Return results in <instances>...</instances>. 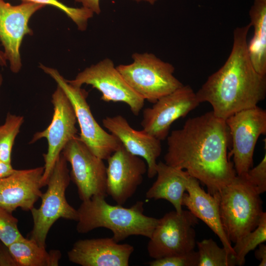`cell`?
Here are the masks:
<instances>
[{"instance_id":"cell-1","label":"cell","mask_w":266,"mask_h":266,"mask_svg":"<svg viewBox=\"0 0 266 266\" xmlns=\"http://www.w3.org/2000/svg\"><path fill=\"white\" fill-rule=\"evenodd\" d=\"M230 136L226 120L212 111L189 118L167 136L165 163L186 171L214 194L236 176L227 154Z\"/></svg>"},{"instance_id":"cell-2","label":"cell","mask_w":266,"mask_h":266,"mask_svg":"<svg viewBox=\"0 0 266 266\" xmlns=\"http://www.w3.org/2000/svg\"><path fill=\"white\" fill-rule=\"evenodd\" d=\"M251 27L249 23L234 30L232 49L226 62L196 93L200 103H209L213 114L225 120L257 106L266 97V75L255 69L247 51Z\"/></svg>"},{"instance_id":"cell-3","label":"cell","mask_w":266,"mask_h":266,"mask_svg":"<svg viewBox=\"0 0 266 266\" xmlns=\"http://www.w3.org/2000/svg\"><path fill=\"white\" fill-rule=\"evenodd\" d=\"M105 198L94 196L82 201L77 209L76 229L78 233H86L104 228L111 231L112 237L117 242L132 235L151 237L159 219L144 214L143 201H137L127 208L109 204Z\"/></svg>"},{"instance_id":"cell-4","label":"cell","mask_w":266,"mask_h":266,"mask_svg":"<svg viewBox=\"0 0 266 266\" xmlns=\"http://www.w3.org/2000/svg\"><path fill=\"white\" fill-rule=\"evenodd\" d=\"M219 194L222 224L228 238L234 243L258 226L264 212L260 194L244 176L237 175Z\"/></svg>"},{"instance_id":"cell-5","label":"cell","mask_w":266,"mask_h":266,"mask_svg":"<svg viewBox=\"0 0 266 266\" xmlns=\"http://www.w3.org/2000/svg\"><path fill=\"white\" fill-rule=\"evenodd\" d=\"M67 162L61 153L48 180L47 189L40 197L39 207L31 210L33 227L30 238L42 247H46L48 232L59 219L75 221L78 219L77 209L68 203L66 197V191L70 181Z\"/></svg>"},{"instance_id":"cell-6","label":"cell","mask_w":266,"mask_h":266,"mask_svg":"<svg viewBox=\"0 0 266 266\" xmlns=\"http://www.w3.org/2000/svg\"><path fill=\"white\" fill-rule=\"evenodd\" d=\"M133 62L116 68L131 88L144 100L155 103L183 84L174 75L173 66L152 53H135Z\"/></svg>"},{"instance_id":"cell-7","label":"cell","mask_w":266,"mask_h":266,"mask_svg":"<svg viewBox=\"0 0 266 266\" xmlns=\"http://www.w3.org/2000/svg\"><path fill=\"white\" fill-rule=\"evenodd\" d=\"M39 67L55 81L70 101L80 128V139L95 155L103 160H107L122 144L95 120L86 100L87 93L81 87L67 82L57 70L43 65Z\"/></svg>"},{"instance_id":"cell-8","label":"cell","mask_w":266,"mask_h":266,"mask_svg":"<svg viewBox=\"0 0 266 266\" xmlns=\"http://www.w3.org/2000/svg\"><path fill=\"white\" fill-rule=\"evenodd\" d=\"M199 219L189 210H175L158 219L147 244L149 256L157 259L185 254L194 250L195 227Z\"/></svg>"},{"instance_id":"cell-9","label":"cell","mask_w":266,"mask_h":266,"mask_svg":"<svg viewBox=\"0 0 266 266\" xmlns=\"http://www.w3.org/2000/svg\"><path fill=\"white\" fill-rule=\"evenodd\" d=\"M54 112L51 123L44 130L36 133L30 143L42 138L48 142V150L43 154L44 172L41 178L42 187L48 180L57 159L66 144L77 135V119L73 106L69 99L58 85L52 96Z\"/></svg>"},{"instance_id":"cell-10","label":"cell","mask_w":266,"mask_h":266,"mask_svg":"<svg viewBox=\"0 0 266 266\" xmlns=\"http://www.w3.org/2000/svg\"><path fill=\"white\" fill-rule=\"evenodd\" d=\"M61 153L71 166L70 180L82 201L94 196L106 197V166L103 160L95 155L77 135Z\"/></svg>"},{"instance_id":"cell-11","label":"cell","mask_w":266,"mask_h":266,"mask_svg":"<svg viewBox=\"0 0 266 266\" xmlns=\"http://www.w3.org/2000/svg\"><path fill=\"white\" fill-rule=\"evenodd\" d=\"M232 139L230 155L236 175L244 176L251 168L259 136L266 133V111L258 106L238 111L226 120Z\"/></svg>"},{"instance_id":"cell-12","label":"cell","mask_w":266,"mask_h":266,"mask_svg":"<svg viewBox=\"0 0 266 266\" xmlns=\"http://www.w3.org/2000/svg\"><path fill=\"white\" fill-rule=\"evenodd\" d=\"M66 81L77 87L91 85L102 94L101 100L126 103L135 115L139 114L144 104L145 100L131 88L108 58L86 68L74 79Z\"/></svg>"},{"instance_id":"cell-13","label":"cell","mask_w":266,"mask_h":266,"mask_svg":"<svg viewBox=\"0 0 266 266\" xmlns=\"http://www.w3.org/2000/svg\"><path fill=\"white\" fill-rule=\"evenodd\" d=\"M200 103L192 87L183 85L158 100L143 111L142 130L160 140L167 138L172 124Z\"/></svg>"},{"instance_id":"cell-14","label":"cell","mask_w":266,"mask_h":266,"mask_svg":"<svg viewBox=\"0 0 266 266\" xmlns=\"http://www.w3.org/2000/svg\"><path fill=\"white\" fill-rule=\"evenodd\" d=\"M43 4L24 0L12 5L0 0V40L3 46V55L10 63L11 70L17 73L22 67L20 47L25 35L32 34L28 26L31 16L44 7Z\"/></svg>"},{"instance_id":"cell-15","label":"cell","mask_w":266,"mask_h":266,"mask_svg":"<svg viewBox=\"0 0 266 266\" xmlns=\"http://www.w3.org/2000/svg\"><path fill=\"white\" fill-rule=\"evenodd\" d=\"M106 193L118 204L123 205L142 183L147 166L140 157L122 145L107 160Z\"/></svg>"},{"instance_id":"cell-16","label":"cell","mask_w":266,"mask_h":266,"mask_svg":"<svg viewBox=\"0 0 266 266\" xmlns=\"http://www.w3.org/2000/svg\"><path fill=\"white\" fill-rule=\"evenodd\" d=\"M134 247L112 237L79 239L67 252L69 261L82 266H128Z\"/></svg>"},{"instance_id":"cell-17","label":"cell","mask_w":266,"mask_h":266,"mask_svg":"<svg viewBox=\"0 0 266 266\" xmlns=\"http://www.w3.org/2000/svg\"><path fill=\"white\" fill-rule=\"evenodd\" d=\"M44 166L16 170L0 179V206L12 213L17 208L25 211L34 207L40 198Z\"/></svg>"},{"instance_id":"cell-18","label":"cell","mask_w":266,"mask_h":266,"mask_svg":"<svg viewBox=\"0 0 266 266\" xmlns=\"http://www.w3.org/2000/svg\"><path fill=\"white\" fill-rule=\"evenodd\" d=\"M102 124L129 152L145 160L147 176L153 178L156 175L157 160L162 153L161 141L143 130H135L120 115L106 117Z\"/></svg>"},{"instance_id":"cell-19","label":"cell","mask_w":266,"mask_h":266,"mask_svg":"<svg viewBox=\"0 0 266 266\" xmlns=\"http://www.w3.org/2000/svg\"><path fill=\"white\" fill-rule=\"evenodd\" d=\"M200 183L198 179L188 175L187 193L183 195L182 205L202 221L218 236L223 247L234 256L232 242L227 237L221 220L219 192L212 195L206 193Z\"/></svg>"},{"instance_id":"cell-20","label":"cell","mask_w":266,"mask_h":266,"mask_svg":"<svg viewBox=\"0 0 266 266\" xmlns=\"http://www.w3.org/2000/svg\"><path fill=\"white\" fill-rule=\"evenodd\" d=\"M156 175L157 179L146 192V198L155 200H165L171 203L177 212L181 213L189 174L184 170L159 162L156 166Z\"/></svg>"},{"instance_id":"cell-21","label":"cell","mask_w":266,"mask_h":266,"mask_svg":"<svg viewBox=\"0 0 266 266\" xmlns=\"http://www.w3.org/2000/svg\"><path fill=\"white\" fill-rule=\"evenodd\" d=\"M254 34L247 42V51L255 69L266 75V0H254L249 10Z\"/></svg>"},{"instance_id":"cell-22","label":"cell","mask_w":266,"mask_h":266,"mask_svg":"<svg viewBox=\"0 0 266 266\" xmlns=\"http://www.w3.org/2000/svg\"><path fill=\"white\" fill-rule=\"evenodd\" d=\"M16 266H58L62 257L58 250L48 251L31 238H23L7 246Z\"/></svg>"},{"instance_id":"cell-23","label":"cell","mask_w":266,"mask_h":266,"mask_svg":"<svg viewBox=\"0 0 266 266\" xmlns=\"http://www.w3.org/2000/svg\"><path fill=\"white\" fill-rule=\"evenodd\" d=\"M198 248V266H234L236 265L234 256L219 247L211 238L197 241Z\"/></svg>"},{"instance_id":"cell-24","label":"cell","mask_w":266,"mask_h":266,"mask_svg":"<svg viewBox=\"0 0 266 266\" xmlns=\"http://www.w3.org/2000/svg\"><path fill=\"white\" fill-rule=\"evenodd\" d=\"M266 241V213L264 212L257 227L234 243L233 246L236 265H244L247 254Z\"/></svg>"},{"instance_id":"cell-25","label":"cell","mask_w":266,"mask_h":266,"mask_svg":"<svg viewBox=\"0 0 266 266\" xmlns=\"http://www.w3.org/2000/svg\"><path fill=\"white\" fill-rule=\"evenodd\" d=\"M10 123L7 129L0 135V160L11 164L13 145L20 127L24 122L22 116L9 113Z\"/></svg>"},{"instance_id":"cell-26","label":"cell","mask_w":266,"mask_h":266,"mask_svg":"<svg viewBox=\"0 0 266 266\" xmlns=\"http://www.w3.org/2000/svg\"><path fill=\"white\" fill-rule=\"evenodd\" d=\"M33 2L50 5L64 12L77 25L78 29L85 31L87 27L88 20L92 18L94 13L90 10L82 7L74 8L67 6L58 0H22Z\"/></svg>"},{"instance_id":"cell-27","label":"cell","mask_w":266,"mask_h":266,"mask_svg":"<svg viewBox=\"0 0 266 266\" xmlns=\"http://www.w3.org/2000/svg\"><path fill=\"white\" fill-rule=\"evenodd\" d=\"M18 220L0 206V240L6 246L23 238L18 227Z\"/></svg>"},{"instance_id":"cell-28","label":"cell","mask_w":266,"mask_h":266,"mask_svg":"<svg viewBox=\"0 0 266 266\" xmlns=\"http://www.w3.org/2000/svg\"><path fill=\"white\" fill-rule=\"evenodd\" d=\"M199 253L195 250L182 255L173 256L154 259L150 266H198Z\"/></svg>"},{"instance_id":"cell-29","label":"cell","mask_w":266,"mask_h":266,"mask_svg":"<svg viewBox=\"0 0 266 266\" xmlns=\"http://www.w3.org/2000/svg\"><path fill=\"white\" fill-rule=\"evenodd\" d=\"M244 176L254 189L259 194L266 191V153L255 167L250 168Z\"/></svg>"},{"instance_id":"cell-30","label":"cell","mask_w":266,"mask_h":266,"mask_svg":"<svg viewBox=\"0 0 266 266\" xmlns=\"http://www.w3.org/2000/svg\"><path fill=\"white\" fill-rule=\"evenodd\" d=\"M76 2L81 3L82 7L92 11L94 13L99 14L100 12V0H74Z\"/></svg>"},{"instance_id":"cell-31","label":"cell","mask_w":266,"mask_h":266,"mask_svg":"<svg viewBox=\"0 0 266 266\" xmlns=\"http://www.w3.org/2000/svg\"><path fill=\"white\" fill-rule=\"evenodd\" d=\"M0 266H16L8 248H0Z\"/></svg>"},{"instance_id":"cell-32","label":"cell","mask_w":266,"mask_h":266,"mask_svg":"<svg viewBox=\"0 0 266 266\" xmlns=\"http://www.w3.org/2000/svg\"><path fill=\"white\" fill-rule=\"evenodd\" d=\"M258 249L255 251V256L260 261L259 266H266V245L263 243L258 245Z\"/></svg>"},{"instance_id":"cell-33","label":"cell","mask_w":266,"mask_h":266,"mask_svg":"<svg viewBox=\"0 0 266 266\" xmlns=\"http://www.w3.org/2000/svg\"><path fill=\"white\" fill-rule=\"evenodd\" d=\"M15 170L11 164H7L0 160V179L12 174Z\"/></svg>"},{"instance_id":"cell-34","label":"cell","mask_w":266,"mask_h":266,"mask_svg":"<svg viewBox=\"0 0 266 266\" xmlns=\"http://www.w3.org/2000/svg\"><path fill=\"white\" fill-rule=\"evenodd\" d=\"M9 123L10 116L9 113H8L6 115V117L4 124L0 126V135L7 129L9 125Z\"/></svg>"},{"instance_id":"cell-35","label":"cell","mask_w":266,"mask_h":266,"mask_svg":"<svg viewBox=\"0 0 266 266\" xmlns=\"http://www.w3.org/2000/svg\"><path fill=\"white\" fill-rule=\"evenodd\" d=\"M0 64L1 66L6 65V60L4 58L3 52L0 51Z\"/></svg>"},{"instance_id":"cell-36","label":"cell","mask_w":266,"mask_h":266,"mask_svg":"<svg viewBox=\"0 0 266 266\" xmlns=\"http://www.w3.org/2000/svg\"><path fill=\"white\" fill-rule=\"evenodd\" d=\"M133 0L137 1V2L146 1L150 3L151 4H154L158 0Z\"/></svg>"},{"instance_id":"cell-37","label":"cell","mask_w":266,"mask_h":266,"mask_svg":"<svg viewBox=\"0 0 266 266\" xmlns=\"http://www.w3.org/2000/svg\"><path fill=\"white\" fill-rule=\"evenodd\" d=\"M2 82V75L0 73V87Z\"/></svg>"}]
</instances>
